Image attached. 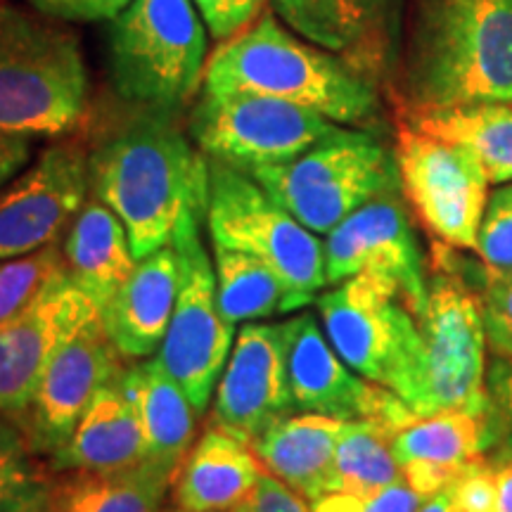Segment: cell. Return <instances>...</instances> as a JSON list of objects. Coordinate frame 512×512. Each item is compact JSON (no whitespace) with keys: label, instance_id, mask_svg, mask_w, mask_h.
I'll return each instance as SVG.
<instances>
[{"label":"cell","instance_id":"cell-7","mask_svg":"<svg viewBox=\"0 0 512 512\" xmlns=\"http://www.w3.org/2000/svg\"><path fill=\"white\" fill-rule=\"evenodd\" d=\"M316 306L339 358L363 380L392 389L413 411L420 392L422 337L399 285L384 275L358 273L318 294Z\"/></svg>","mask_w":512,"mask_h":512},{"label":"cell","instance_id":"cell-29","mask_svg":"<svg viewBox=\"0 0 512 512\" xmlns=\"http://www.w3.org/2000/svg\"><path fill=\"white\" fill-rule=\"evenodd\" d=\"M216 302L230 325L290 313V292L266 261L247 252L214 247Z\"/></svg>","mask_w":512,"mask_h":512},{"label":"cell","instance_id":"cell-23","mask_svg":"<svg viewBox=\"0 0 512 512\" xmlns=\"http://www.w3.org/2000/svg\"><path fill=\"white\" fill-rule=\"evenodd\" d=\"M145 437L121 377L102 387L67 444L48 458L55 472H114L145 463Z\"/></svg>","mask_w":512,"mask_h":512},{"label":"cell","instance_id":"cell-41","mask_svg":"<svg viewBox=\"0 0 512 512\" xmlns=\"http://www.w3.org/2000/svg\"><path fill=\"white\" fill-rule=\"evenodd\" d=\"M31 159V138L19 133H0V190L27 166Z\"/></svg>","mask_w":512,"mask_h":512},{"label":"cell","instance_id":"cell-4","mask_svg":"<svg viewBox=\"0 0 512 512\" xmlns=\"http://www.w3.org/2000/svg\"><path fill=\"white\" fill-rule=\"evenodd\" d=\"M43 17L0 3V133L60 136L86 114L79 41Z\"/></svg>","mask_w":512,"mask_h":512},{"label":"cell","instance_id":"cell-25","mask_svg":"<svg viewBox=\"0 0 512 512\" xmlns=\"http://www.w3.org/2000/svg\"><path fill=\"white\" fill-rule=\"evenodd\" d=\"M121 387L136 408L145 437V463L176 472L195 444L197 418L190 396L178 384L159 356L133 363L121 375Z\"/></svg>","mask_w":512,"mask_h":512},{"label":"cell","instance_id":"cell-30","mask_svg":"<svg viewBox=\"0 0 512 512\" xmlns=\"http://www.w3.org/2000/svg\"><path fill=\"white\" fill-rule=\"evenodd\" d=\"M394 434L370 420L344 422L335 451V486L358 496H373L403 479L392 451Z\"/></svg>","mask_w":512,"mask_h":512},{"label":"cell","instance_id":"cell-3","mask_svg":"<svg viewBox=\"0 0 512 512\" xmlns=\"http://www.w3.org/2000/svg\"><path fill=\"white\" fill-rule=\"evenodd\" d=\"M204 91L268 95L339 126L373 128L382 117L368 74L330 50L294 38L271 15L211 55Z\"/></svg>","mask_w":512,"mask_h":512},{"label":"cell","instance_id":"cell-18","mask_svg":"<svg viewBox=\"0 0 512 512\" xmlns=\"http://www.w3.org/2000/svg\"><path fill=\"white\" fill-rule=\"evenodd\" d=\"M98 313L100 306L64 278L31 309L0 328V418L22 425L57 347Z\"/></svg>","mask_w":512,"mask_h":512},{"label":"cell","instance_id":"cell-24","mask_svg":"<svg viewBox=\"0 0 512 512\" xmlns=\"http://www.w3.org/2000/svg\"><path fill=\"white\" fill-rule=\"evenodd\" d=\"M344 420L320 413H290L252 439L259 463L313 503L337 491L335 451Z\"/></svg>","mask_w":512,"mask_h":512},{"label":"cell","instance_id":"cell-5","mask_svg":"<svg viewBox=\"0 0 512 512\" xmlns=\"http://www.w3.org/2000/svg\"><path fill=\"white\" fill-rule=\"evenodd\" d=\"M112 86L133 110L176 114L200 88L207 34L192 0H131L110 19Z\"/></svg>","mask_w":512,"mask_h":512},{"label":"cell","instance_id":"cell-32","mask_svg":"<svg viewBox=\"0 0 512 512\" xmlns=\"http://www.w3.org/2000/svg\"><path fill=\"white\" fill-rule=\"evenodd\" d=\"M64 278L69 273L60 242L27 256L0 259V328L31 309Z\"/></svg>","mask_w":512,"mask_h":512},{"label":"cell","instance_id":"cell-39","mask_svg":"<svg viewBox=\"0 0 512 512\" xmlns=\"http://www.w3.org/2000/svg\"><path fill=\"white\" fill-rule=\"evenodd\" d=\"M31 5L41 15L64 22H100L117 17L131 0H31Z\"/></svg>","mask_w":512,"mask_h":512},{"label":"cell","instance_id":"cell-33","mask_svg":"<svg viewBox=\"0 0 512 512\" xmlns=\"http://www.w3.org/2000/svg\"><path fill=\"white\" fill-rule=\"evenodd\" d=\"M486 396L491 418V465L512 463V361L491 356L486 363Z\"/></svg>","mask_w":512,"mask_h":512},{"label":"cell","instance_id":"cell-27","mask_svg":"<svg viewBox=\"0 0 512 512\" xmlns=\"http://www.w3.org/2000/svg\"><path fill=\"white\" fill-rule=\"evenodd\" d=\"M174 472L143 463L114 472H57L46 512H162Z\"/></svg>","mask_w":512,"mask_h":512},{"label":"cell","instance_id":"cell-9","mask_svg":"<svg viewBox=\"0 0 512 512\" xmlns=\"http://www.w3.org/2000/svg\"><path fill=\"white\" fill-rule=\"evenodd\" d=\"M422 375L415 415L489 408L486 396V330L482 302L470 285L437 256L427 280V302L418 316Z\"/></svg>","mask_w":512,"mask_h":512},{"label":"cell","instance_id":"cell-34","mask_svg":"<svg viewBox=\"0 0 512 512\" xmlns=\"http://www.w3.org/2000/svg\"><path fill=\"white\" fill-rule=\"evenodd\" d=\"M437 256H441L470 285L484 309L496 311L498 316L508 318L512 323V268H496L484 261L463 259L444 242L437 245Z\"/></svg>","mask_w":512,"mask_h":512},{"label":"cell","instance_id":"cell-31","mask_svg":"<svg viewBox=\"0 0 512 512\" xmlns=\"http://www.w3.org/2000/svg\"><path fill=\"white\" fill-rule=\"evenodd\" d=\"M55 475L15 422L0 418V512H46Z\"/></svg>","mask_w":512,"mask_h":512},{"label":"cell","instance_id":"cell-21","mask_svg":"<svg viewBox=\"0 0 512 512\" xmlns=\"http://www.w3.org/2000/svg\"><path fill=\"white\" fill-rule=\"evenodd\" d=\"M181 275L176 247H162L140 259L126 283L107 302L102 320L121 356L138 361L162 347L176 309Z\"/></svg>","mask_w":512,"mask_h":512},{"label":"cell","instance_id":"cell-2","mask_svg":"<svg viewBox=\"0 0 512 512\" xmlns=\"http://www.w3.org/2000/svg\"><path fill=\"white\" fill-rule=\"evenodd\" d=\"M403 117L512 102V0H403Z\"/></svg>","mask_w":512,"mask_h":512},{"label":"cell","instance_id":"cell-20","mask_svg":"<svg viewBox=\"0 0 512 512\" xmlns=\"http://www.w3.org/2000/svg\"><path fill=\"white\" fill-rule=\"evenodd\" d=\"M401 475L422 498L444 491L460 472L491 451L489 408L418 415L392 437Z\"/></svg>","mask_w":512,"mask_h":512},{"label":"cell","instance_id":"cell-40","mask_svg":"<svg viewBox=\"0 0 512 512\" xmlns=\"http://www.w3.org/2000/svg\"><path fill=\"white\" fill-rule=\"evenodd\" d=\"M422 501L425 498L413 491L406 479H399V482L384 486L377 494L366 496L363 512H418Z\"/></svg>","mask_w":512,"mask_h":512},{"label":"cell","instance_id":"cell-15","mask_svg":"<svg viewBox=\"0 0 512 512\" xmlns=\"http://www.w3.org/2000/svg\"><path fill=\"white\" fill-rule=\"evenodd\" d=\"M88 190V152L79 143L48 147L0 192V259L57 245L88 202Z\"/></svg>","mask_w":512,"mask_h":512},{"label":"cell","instance_id":"cell-10","mask_svg":"<svg viewBox=\"0 0 512 512\" xmlns=\"http://www.w3.org/2000/svg\"><path fill=\"white\" fill-rule=\"evenodd\" d=\"M339 124L294 102L256 93L204 91L188 131L209 159L249 171L285 164L330 136Z\"/></svg>","mask_w":512,"mask_h":512},{"label":"cell","instance_id":"cell-35","mask_svg":"<svg viewBox=\"0 0 512 512\" xmlns=\"http://www.w3.org/2000/svg\"><path fill=\"white\" fill-rule=\"evenodd\" d=\"M475 254L484 264L512 268V183H503L489 195Z\"/></svg>","mask_w":512,"mask_h":512},{"label":"cell","instance_id":"cell-17","mask_svg":"<svg viewBox=\"0 0 512 512\" xmlns=\"http://www.w3.org/2000/svg\"><path fill=\"white\" fill-rule=\"evenodd\" d=\"M290 413L297 406L287 377L283 323H247L216 384L211 422L252 441Z\"/></svg>","mask_w":512,"mask_h":512},{"label":"cell","instance_id":"cell-14","mask_svg":"<svg viewBox=\"0 0 512 512\" xmlns=\"http://www.w3.org/2000/svg\"><path fill=\"white\" fill-rule=\"evenodd\" d=\"M124 361L102 313L64 337L38 382L27 418L19 425L36 456L50 458L67 444L93 396L124 375Z\"/></svg>","mask_w":512,"mask_h":512},{"label":"cell","instance_id":"cell-19","mask_svg":"<svg viewBox=\"0 0 512 512\" xmlns=\"http://www.w3.org/2000/svg\"><path fill=\"white\" fill-rule=\"evenodd\" d=\"M290 29L375 74L389 60L401 27L403 0H273Z\"/></svg>","mask_w":512,"mask_h":512},{"label":"cell","instance_id":"cell-13","mask_svg":"<svg viewBox=\"0 0 512 512\" xmlns=\"http://www.w3.org/2000/svg\"><path fill=\"white\" fill-rule=\"evenodd\" d=\"M287 377L297 411L320 413L344 422L370 420L396 434L415 415L392 389L363 380L339 358L311 311L283 323Z\"/></svg>","mask_w":512,"mask_h":512},{"label":"cell","instance_id":"cell-16","mask_svg":"<svg viewBox=\"0 0 512 512\" xmlns=\"http://www.w3.org/2000/svg\"><path fill=\"white\" fill-rule=\"evenodd\" d=\"M358 273L394 280L415 316L425 309V259L399 192L375 197L325 235L328 285H339Z\"/></svg>","mask_w":512,"mask_h":512},{"label":"cell","instance_id":"cell-42","mask_svg":"<svg viewBox=\"0 0 512 512\" xmlns=\"http://www.w3.org/2000/svg\"><path fill=\"white\" fill-rule=\"evenodd\" d=\"M484 330H486V344H489V351L494 356H503L512 361V323L508 318L498 316L496 311L484 309Z\"/></svg>","mask_w":512,"mask_h":512},{"label":"cell","instance_id":"cell-37","mask_svg":"<svg viewBox=\"0 0 512 512\" xmlns=\"http://www.w3.org/2000/svg\"><path fill=\"white\" fill-rule=\"evenodd\" d=\"M228 512H311V508L304 496L261 467L254 489Z\"/></svg>","mask_w":512,"mask_h":512},{"label":"cell","instance_id":"cell-22","mask_svg":"<svg viewBox=\"0 0 512 512\" xmlns=\"http://www.w3.org/2000/svg\"><path fill=\"white\" fill-rule=\"evenodd\" d=\"M261 467L252 441L209 420L176 467L171 503L185 512H228L254 489Z\"/></svg>","mask_w":512,"mask_h":512},{"label":"cell","instance_id":"cell-46","mask_svg":"<svg viewBox=\"0 0 512 512\" xmlns=\"http://www.w3.org/2000/svg\"><path fill=\"white\" fill-rule=\"evenodd\" d=\"M162 512H185V510H178V508H171V510H162Z\"/></svg>","mask_w":512,"mask_h":512},{"label":"cell","instance_id":"cell-45","mask_svg":"<svg viewBox=\"0 0 512 512\" xmlns=\"http://www.w3.org/2000/svg\"><path fill=\"white\" fill-rule=\"evenodd\" d=\"M418 512H463V510L458 508L451 489H444V491H437V494L427 496L425 501H422Z\"/></svg>","mask_w":512,"mask_h":512},{"label":"cell","instance_id":"cell-28","mask_svg":"<svg viewBox=\"0 0 512 512\" xmlns=\"http://www.w3.org/2000/svg\"><path fill=\"white\" fill-rule=\"evenodd\" d=\"M401 121L470 147L494 185L512 183V102L448 107L411 114Z\"/></svg>","mask_w":512,"mask_h":512},{"label":"cell","instance_id":"cell-44","mask_svg":"<svg viewBox=\"0 0 512 512\" xmlns=\"http://www.w3.org/2000/svg\"><path fill=\"white\" fill-rule=\"evenodd\" d=\"M498 486V508L496 512H512V463L494 465Z\"/></svg>","mask_w":512,"mask_h":512},{"label":"cell","instance_id":"cell-38","mask_svg":"<svg viewBox=\"0 0 512 512\" xmlns=\"http://www.w3.org/2000/svg\"><path fill=\"white\" fill-rule=\"evenodd\" d=\"M192 3L202 12L211 36L228 41L247 27L249 19L259 10L261 0H192Z\"/></svg>","mask_w":512,"mask_h":512},{"label":"cell","instance_id":"cell-8","mask_svg":"<svg viewBox=\"0 0 512 512\" xmlns=\"http://www.w3.org/2000/svg\"><path fill=\"white\" fill-rule=\"evenodd\" d=\"M204 221L214 247L252 254L283 278L290 292V311L313 304L318 292L328 287L325 242L245 171L209 159Z\"/></svg>","mask_w":512,"mask_h":512},{"label":"cell","instance_id":"cell-1","mask_svg":"<svg viewBox=\"0 0 512 512\" xmlns=\"http://www.w3.org/2000/svg\"><path fill=\"white\" fill-rule=\"evenodd\" d=\"M88 174L93 195L124 223L138 261L207 216L209 159L176 114L133 110L88 152Z\"/></svg>","mask_w":512,"mask_h":512},{"label":"cell","instance_id":"cell-11","mask_svg":"<svg viewBox=\"0 0 512 512\" xmlns=\"http://www.w3.org/2000/svg\"><path fill=\"white\" fill-rule=\"evenodd\" d=\"M394 155L401 192L422 226L448 247L475 252L491 195V181L475 152L401 121Z\"/></svg>","mask_w":512,"mask_h":512},{"label":"cell","instance_id":"cell-43","mask_svg":"<svg viewBox=\"0 0 512 512\" xmlns=\"http://www.w3.org/2000/svg\"><path fill=\"white\" fill-rule=\"evenodd\" d=\"M363 505H366V496L330 491L311 503V512H363Z\"/></svg>","mask_w":512,"mask_h":512},{"label":"cell","instance_id":"cell-26","mask_svg":"<svg viewBox=\"0 0 512 512\" xmlns=\"http://www.w3.org/2000/svg\"><path fill=\"white\" fill-rule=\"evenodd\" d=\"M62 254L69 280L100 309H105L138 264L124 223L98 197L83 204L64 235Z\"/></svg>","mask_w":512,"mask_h":512},{"label":"cell","instance_id":"cell-12","mask_svg":"<svg viewBox=\"0 0 512 512\" xmlns=\"http://www.w3.org/2000/svg\"><path fill=\"white\" fill-rule=\"evenodd\" d=\"M181 256V290L159 361L190 396L197 413L207 411L211 394L233 349V328L216 302V273L200 240V221H190L171 242Z\"/></svg>","mask_w":512,"mask_h":512},{"label":"cell","instance_id":"cell-6","mask_svg":"<svg viewBox=\"0 0 512 512\" xmlns=\"http://www.w3.org/2000/svg\"><path fill=\"white\" fill-rule=\"evenodd\" d=\"M249 176L316 235H328L375 197L401 190L396 155L368 128L337 126L299 157Z\"/></svg>","mask_w":512,"mask_h":512},{"label":"cell","instance_id":"cell-36","mask_svg":"<svg viewBox=\"0 0 512 512\" xmlns=\"http://www.w3.org/2000/svg\"><path fill=\"white\" fill-rule=\"evenodd\" d=\"M448 489L463 512H496L498 508L496 467L489 463V458L467 465Z\"/></svg>","mask_w":512,"mask_h":512}]
</instances>
